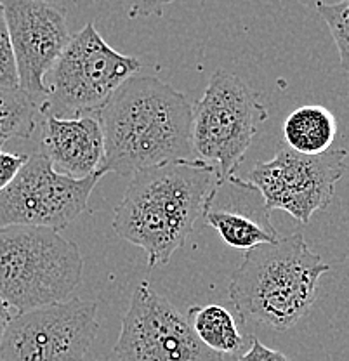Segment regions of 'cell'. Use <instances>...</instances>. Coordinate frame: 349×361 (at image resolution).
Masks as SVG:
<instances>
[{
    "label": "cell",
    "instance_id": "cell-1",
    "mask_svg": "<svg viewBox=\"0 0 349 361\" xmlns=\"http://www.w3.org/2000/svg\"><path fill=\"white\" fill-rule=\"evenodd\" d=\"M104 139L99 172L133 176L195 158L191 104L185 94L152 75H133L96 113Z\"/></svg>",
    "mask_w": 349,
    "mask_h": 361
},
{
    "label": "cell",
    "instance_id": "cell-2",
    "mask_svg": "<svg viewBox=\"0 0 349 361\" xmlns=\"http://www.w3.org/2000/svg\"><path fill=\"white\" fill-rule=\"evenodd\" d=\"M214 165L179 160L130 176L114 214V231L145 250L149 268L169 264L186 245L221 184Z\"/></svg>",
    "mask_w": 349,
    "mask_h": 361
},
{
    "label": "cell",
    "instance_id": "cell-3",
    "mask_svg": "<svg viewBox=\"0 0 349 361\" xmlns=\"http://www.w3.org/2000/svg\"><path fill=\"white\" fill-rule=\"evenodd\" d=\"M330 266L314 254L301 231L262 243L243 255L233 273L228 295L242 323L256 322L288 330L310 313L318 283Z\"/></svg>",
    "mask_w": 349,
    "mask_h": 361
},
{
    "label": "cell",
    "instance_id": "cell-4",
    "mask_svg": "<svg viewBox=\"0 0 349 361\" xmlns=\"http://www.w3.org/2000/svg\"><path fill=\"white\" fill-rule=\"evenodd\" d=\"M84 259L61 233L39 226L0 228V295L18 313L68 300Z\"/></svg>",
    "mask_w": 349,
    "mask_h": 361
},
{
    "label": "cell",
    "instance_id": "cell-5",
    "mask_svg": "<svg viewBox=\"0 0 349 361\" xmlns=\"http://www.w3.org/2000/svg\"><path fill=\"white\" fill-rule=\"evenodd\" d=\"M142 63L115 51L97 32L94 21L71 33L65 51L46 75L47 97L40 106L51 115H96Z\"/></svg>",
    "mask_w": 349,
    "mask_h": 361
},
{
    "label": "cell",
    "instance_id": "cell-6",
    "mask_svg": "<svg viewBox=\"0 0 349 361\" xmlns=\"http://www.w3.org/2000/svg\"><path fill=\"white\" fill-rule=\"evenodd\" d=\"M266 118V104L238 75L216 70L204 96L191 104L195 158L214 165L221 179L231 178Z\"/></svg>",
    "mask_w": 349,
    "mask_h": 361
},
{
    "label": "cell",
    "instance_id": "cell-7",
    "mask_svg": "<svg viewBox=\"0 0 349 361\" xmlns=\"http://www.w3.org/2000/svg\"><path fill=\"white\" fill-rule=\"evenodd\" d=\"M348 152L332 148L322 155H301L280 145L275 157L259 161L249 180L261 195L266 209L283 210L301 224L333 200L336 184L346 172Z\"/></svg>",
    "mask_w": 349,
    "mask_h": 361
},
{
    "label": "cell",
    "instance_id": "cell-8",
    "mask_svg": "<svg viewBox=\"0 0 349 361\" xmlns=\"http://www.w3.org/2000/svg\"><path fill=\"white\" fill-rule=\"evenodd\" d=\"M97 330L94 300L70 297L18 313L0 342V361H87Z\"/></svg>",
    "mask_w": 349,
    "mask_h": 361
},
{
    "label": "cell",
    "instance_id": "cell-9",
    "mask_svg": "<svg viewBox=\"0 0 349 361\" xmlns=\"http://www.w3.org/2000/svg\"><path fill=\"white\" fill-rule=\"evenodd\" d=\"M103 176L99 172L82 179L58 174L42 153H33L0 191V228L39 226L54 231L68 228L85 209Z\"/></svg>",
    "mask_w": 349,
    "mask_h": 361
},
{
    "label": "cell",
    "instance_id": "cell-10",
    "mask_svg": "<svg viewBox=\"0 0 349 361\" xmlns=\"http://www.w3.org/2000/svg\"><path fill=\"white\" fill-rule=\"evenodd\" d=\"M114 355L118 361H224L198 341L186 316L148 281H141L130 297Z\"/></svg>",
    "mask_w": 349,
    "mask_h": 361
},
{
    "label": "cell",
    "instance_id": "cell-11",
    "mask_svg": "<svg viewBox=\"0 0 349 361\" xmlns=\"http://www.w3.org/2000/svg\"><path fill=\"white\" fill-rule=\"evenodd\" d=\"M0 6L9 30L20 89L42 106L47 97L44 84L47 71L71 39L65 9L49 0H0Z\"/></svg>",
    "mask_w": 349,
    "mask_h": 361
},
{
    "label": "cell",
    "instance_id": "cell-12",
    "mask_svg": "<svg viewBox=\"0 0 349 361\" xmlns=\"http://www.w3.org/2000/svg\"><path fill=\"white\" fill-rule=\"evenodd\" d=\"M228 190V202H221L214 193L204 210L205 224L219 233L221 240L236 250H250L262 243H275L278 231L269 219L261 195L247 180L231 176L223 179Z\"/></svg>",
    "mask_w": 349,
    "mask_h": 361
},
{
    "label": "cell",
    "instance_id": "cell-13",
    "mask_svg": "<svg viewBox=\"0 0 349 361\" xmlns=\"http://www.w3.org/2000/svg\"><path fill=\"white\" fill-rule=\"evenodd\" d=\"M40 152L58 174L87 178L99 169L104 139L96 115L56 116L44 113Z\"/></svg>",
    "mask_w": 349,
    "mask_h": 361
},
{
    "label": "cell",
    "instance_id": "cell-14",
    "mask_svg": "<svg viewBox=\"0 0 349 361\" xmlns=\"http://www.w3.org/2000/svg\"><path fill=\"white\" fill-rule=\"evenodd\" d=\"M339 123L336 115L322 104H306L285 118V146L301 155H322L332 149Z\"/></svg>",
    "mask_w": 349,
    "mask_h": 361
},
{
    "label": "cell",
    "instance_id": "cell-15",
    "mask_svg": "<svg viewBox=\"0 0 349 361\" xmlns=\"http://www.w3.org/2000/svg\"><path fill=\"white\" fill-rule=\"evenodd\" d=\"M188 323L198 341L219 355H238L245 345L236 319L221 304L193 306L188 310Z\"/></svg>",
    "mask_w": 349,
    "mask_h": 361
},
{
    "label": "cell",
    "instance_id": "cell-16",
    "mask_svg": "<svg viewBox=\"0 0 349 361\" xmlns=\"http://www.w3.org/2000/svg\"><path fill=\"white\" fill-rule=\"evenodd\" d=\"M39 103L21 89L0 87V148L11 141H26L35 133Z\"/></svg>",
    "mask_w": 349,
    "mask_h": 361
},
{
    "label": "cell",
    "instance_id": "cell-17",
    "mask_svg": "<svg viewBox=\"0 0 349 361\" xmlns=\"http://www.w3.org/2000/svg\"><path fill=\"white\" fill-rule=\"evenodd\" d=\"M314 9L322 16V20L329 26V32L332 35L333 44H336L337 52H339L341 66L344 71L349 70V0H339L336 4L320 2Z\"/></svg>",
    "mask_w": 349,
    "mask_h": 361
},
{
    "label": "cell",
    "instance_id": "cell-18",
    "mask_svg": "<svg viewBox=\"0 0 349 361\" xmlns=\"http://www.w3.org/2000/svg\"><path fill=\"white\" fill-rule=\"evenodd\" d=\"M0 87L20 89L16 61H14L13 45H11L9 30H7L2 6H0Z\"/></svg>",
    "mask_w": 349,
    "mask_h": 361
},
{
    "label": "cell",
    "instance_id": "cell-19",
    "mask_svg": "<svg viewBox=\"0 0 349 361\" xmlns=\"http://www.w3.org/2000/svg\"><path fill=\"white\" fill-rule=\"evenodd\" d=\"M26 158H28V155L9 153L0 148V191L9 186L11 180L16 178V174L25 165Z\"/></svg>",
    "mask_w": 349,
    "mask_h": 361
},
{
    "label": "cell",
    "instance_id": "cell-20",
    "mask_svg": "<svg viewBox=\"0 0 349 361\" xmlns=\"http://www.w3.org/2000/svg\"><path fill=\"white\" fill-rule=\"evenodd\" d=\"M238 361H290L283 353L268 348L256 337L250 341V348L240 356Z\"/></svg>",
    "mask_w": 349,
    "mask_h": 361
},
{
    "label": "cell",
    "instance_id": "cell-21",
    "mask_svg": "<svg viewBox=\"0 0 349 361\" xmlns=\"http://www.w3.org/2000/svg\"><path fill=\"white\" fill-rule=\"evenodd\" d=\"M176 2V0H134L129 9V18H149L160 16L164 13L165 6Z\"/></svg>",
    "mask_w": 349,
    "mask_h": 361
},
{
    "label": "cell",
    "instance_id": "cell-22",
    "mask_svg": "<svg viewBox=\"0 0 349 361\" xmlns=\"http://www.w3.org/2000/svg\"><path fill=\"white\" fill-rule=\"evenodd\" d=\"M16 314H18V311L14 310L13 306H9V304H7V300L0 295V342H2V337H4V334H6L7 326H9V323L13 322V318Z\"/></svg>",
    "mask_w": 349,
    "mask_h": 361
},
{
    "label": "cell",
    "instance_id": "cell-23",
    "mask_svg": "<svg viewBox=\"0 0 349 361\" xmlns=\"http://www.w3.org/2000/svg\"><path fill=\"white\" fill-rule=\"evenodd\" d=\"M298 2L301 4V6H304V7H310V9H314V7H317V4L325 2V0H298Z\"/></svg>",
    "mask_w": 349,
    "mask_h": 361
}]
</instances>
